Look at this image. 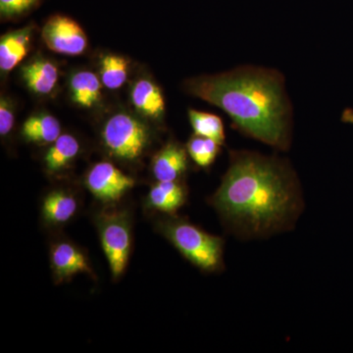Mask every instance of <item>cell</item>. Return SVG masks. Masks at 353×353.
<instances>
[{
    "mask_svg": "<svg viewBox=\"0 0 353 353\" xmlns=\"http://www.w3.org/2000/svg\"><path fill=\"white\" fill-rule=\"evenodd\" d=\"M101 83L92 72H77L70 79L72 101L81 108H94L101 99Z\"/></svg>",
    "mask_w": 353,
    "mask_h": 353,
    "instance_id": "obj_15",
    "label": "cell"
},
{
    "mask_svg": "<svg viewBox=\"0 0 353 353\" xmlns=\"http://www.w3.org/2000/svg\"><path fill=\"white\" fill-rule=\"evenodd\" d=\"M188 94L222 109L245 136L278 150H289L292 106L284 76L275 69L241 66L196 77L185 83Z\"/></svg>",
    "mask_w": 353,
    "mask_h": 353,
    "instance_id": "obj_2",
    "label": "cell"
},
{
    "mask_svg": "<svg viewBox=\"0 0 353 353\" xmlns=\"http://www.w3.org/2000/svg\"><path fill=\"white\" fill-rule=\"evenodd\" d=\"M50 266L57 283H63L73 276L87 273L94 277L87 255L69 241H57L50 248Z\"/></svg>",
    "mask_w": 353,
    "mask_h": 353,
    "instance_id": "obj_8",
    "label": "cell"
},
{
    "mask_svg": "<svg viewBox=\"0 0 353 353\" xmlns=\"http://www.w3.org/2000/svg\"><path fill=\"white\" fill-rule=\"evenodd\" d=\"M188 201V190L179 181L157 182L148 192V204L159 212L174 216Z\"/></svg>",
    "mask_w": 353,
    "mask_h": 353,
    "instance_id": "obj_10",
    "label": "cell"
},
{
    "mask_svg": "<svg viewBox=\"0 0 353 353\" xmlns=\"http://www.w3.org/2000/svg\"><path fill=\"white\" fill-rule=\"evenodd\" d=\"M341 120L345 123L353 125V109H347V110L343 111Z\"/></svg>",
    "mask_w": 353,
    "mask_h": 353,
    "instance_id": "obj_23",
    "label": "cell"
},
{
    "mask_svg": "<svg viewBox=\"0 0 353 353\" xmlns=\"http://www.w3.org/2000/svg\"><path fill=\"white\" fill-rule=\"evenodd\" d=\"M108 152L117 159L136 161L150 145V130L145 123L128 113L111 116L101 132Z\"/></svg>",
    "mask_w": 353,
    "mask_h": 353,
    "instance_id": "obj_4",
    "label": "cell"
},
{
    "mask_svg": "<svg viewBox=\"0 0 353 353\" xmlns=\"http://www.w3.org/2000/svg\"><path fill=\"white\" fill-rule=\"evenodd\" d=\"M59 72L50 60L38 58L22 68V78L28 88L39 95L50 94L58 83Z\"/></svg>",
    "mask_w": 353,
    "mask_h": 353,
    "instance_id": "obj_13",
    "label": "cell"
},
{
    "mask_svg": "<svg viewBox=\"0 0 353 353\" xmlns=\"http://www.w3.org/2000/svg\"><path fill=\"white\" fill-rule=\"evenodd\" d=\"M79 152L80 143L75 137L69 134H61L54 143H51L50 148L44 155L43 161L46 170L50 174L66 170L75 160Z\"/></svg>",
    "mask_w": 353,
    "mask_h": 353,
    "instance_id": "obj_16",
    "label": "cell"
},
{
    "mask_svg": "<svg viewBox=\"0 0 353 353\" xmlns=\"http://www.w3.org/2000/svg\"><path fill=\"white\" fill-rule=\"evenodd\" d=\"M131 101L136 110L145 117L159 119L163 116V94L157 83L148 79H141L134 83L131 92Z\"/></svg>",
    "mask_w": 353,
    "mask_h": 353,
    "instance_id": "obj_12",
    "label": "cell"
},
{
    "mask_svg": "<svg viewBox=\"0 0 353 353\" xmlns=\"http://www.w3.org/2000/svg\"><path fill=\"white\" fill-rule=\"evenodd\" d=\"M85 185L99 201L113 203L134 188V180L110 162H99L88 172Z\"/></svg>",
    "mask_w": 353,
    "mask_h": 353,
    "instance_id": "obj_7",
    "label": "cell"
},
{
    "mask_svg": "<svg viewBox=\"0 0 353 353\" xmlns=\"http://www.w3.org/2000/svg\"><path fill=\"white\" fill-rule=\"evenodd\" d=\"M41 36L46 46L60 54L77 57L87 50L88 39L85 31L68 16L50 17L43 26Z\"/></svg>",
    "mask_w": 353,
    "mask_h": 353,
    "instance_id": "obj_6",
    "label": "cell"
},
{
    "mask_svg": "<svg viewBox=\"0 0 353 353\" xmlns=\"http://www.w3.org/2000/svg\"><path fill=\"white\" fill-rule=\"evenodd\" d=\"M23 138L30 143L48 145L61 136L59 121L50 114H38L25 121L22 127Z\"/></svg>",
    "mask_w": 353,
    "mask_h": 353,
    "instance_id": "obj_17",
    "label": "cell"
},
{
    "mask_svg": "<svg viewBox=\"0 0 353 353\" xmlns=\"http://www.w3.org/2000/svg\"><path fill=\"white\" fill-rule=\"evenodd\" d=\"M78 202L75 197L64 190H53L43 199L41 205L43 220L48 224H66L75 216Z\"/></svg>",
    "mask_w": 353,
    "mask_h": 353,
    "instance_id": "obj_14",
    "label": "cell"
},
{
    "mask_svg": "<svg viewBox=\"0 0 353 353\" xmlns=\"http://www.w3.org/2000/svg\"><path fill=\"white\" fill-rule=\"evenodd\" d=\"M101 245L114 279L123 275L132 248V231L126 212L113 211L99 215L97 221Z\"/></svg>",
    "mask_w": 353,
    "mask_h": 353,
    "instance_id": "obj_5",
    "label": "cell"
},
{
    "mask_svg": "<svg viewBox=\"0 0 353 353\" xmlns=\"http://www.w3.org/2000/svg\"><path fill=\"white\" fill-rule=\"evenodd\" d=\"M221 146L222 145L213 139L194 134L188 141L185 148L189 157L197 166L208 168L214 163L216 158L219 155Z\"/></svg>",
    "mask_w": 353,
    "mask_h": 353,
    "instance_id": "obj_20",
    "label": "cell"
},
{
    "mask_svg": "<svg viewBox=\"0 0 353 353\" xmlns=\"http://www.w3.org/2000/svg\"><path fill=\"white\" fill-rule=\"evenodd\" d=\"M129 61L115 54H106L101 60V80L109 90H118L126 83Z\"/></svg>",
    "mask_w": 353,
    "mask_h": 353,
    "instance_id": "obj_19",
    "label": "cell"
},
{
    "mask_svg": "<svg viewBox=\"0 0 353 353\" xmlns=\"http://www.w3.org/2000/svg\"><path fill=\"white\" fill-rule=\"evenodd\" d=\"M14 121V108L12 102L7 97H2L0 101V134L6 137L11 130L13 129Z\"/></svg>",
    "mask_w": 353,
    "mask_h": 353,
    "instance_id": "obj_22",
    "label": "cell"
},
{
    "mask_svg": "<svg viewBox=\"0 0 353 353\" xmlns=\"http://www.w3.org/2000/svg\"><path fill=\"white\" fill-rule=\"evenodd\" d=\"M157 230L176 250L201 271L215 273L224 269V240L206 233L183 218L172 216L158 223Z\"/></svg>",
    "mask_w": 353,
    "mask_h": 353,
    "instance_id": "obj_3",
    "label": "cell"
},
{
    "mask_svg": "<svg viewBox=\"0 0 353 353\" xmlns=\"http://www.w3.org/2000/svg\"><path fill=\"white\" fill-rule=\"evenodd\" d=\"M189 168V153L180 143L164 145L153 157L152 173L157 182L179 181Z\"/></svg>",
    "mask_w": 353,
    "mask_h": 353,
    "instance_id": "obj_9",
    "label": "cell"
},
{
    "mask_svg": "<svg viewBox=\"0 0 353 353\" xmlns=\"http://www.w3.org/2000/svg\"><path fill=\"white\" fill-rule=\"evenodd\" d=\"M227 226L243 238H261L294 226L303 208L296 172L287 160L239 150L209 199Z\"/></svg>",
    "mask_w": 353,
    "mask_h": 353,
    "instance_id": "obj_1",
    "label": "cell"
},
{
    "mask_svg": "<svg viewBox=\"0 0 353 353\" xmlns=\"http://www.w3.org/2000/svg\"><path fill=\"white\" fill-rule=\"evenodd\" d=\"M31 26L4 34L0 39V69L7 73L22 61L30 50Z\"/></svg>",
    "mask_w": 353,
    "mask_h": 353,
    "instance_id": "obj_11",
    "label": "cell"
},
{
    "mask_svg": "<svg viewBox=\"0 0 353 353\" xmlns=\"http://www.w3.org/2000/svg\"><path fill=\"white\" fill-rule=\"evenodd\" d=\"M41 0H0V15L6 19L19 17L36 8Z\"/></svg>",
    "mask_w": 353,
    "mask_h": 353,
    "instance_id": "obj_21",
    "label": "cell"
},
{
    "mask_svg": "<svg viewBox=\"0 0 353 353\" xmlns=\"http://www.w3.org/2000/svg\"><path fill=\"white\" fill-rule=\"evenodd\" d=\"M188 115L194 134L213 139L221 145H224L226 132L224 123L219 116L196 109H190Z\"/></svg>",
    "mask_w": 353,
    "mask_h": 353,
    "instance_id": "obj_18",
    "label": "cell"
}]
</instances>
